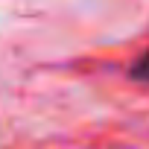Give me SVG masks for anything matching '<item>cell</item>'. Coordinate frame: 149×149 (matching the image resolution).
<instances>
[{
  "mask_svg": "<svg viewBox=\"0 0 149 149\" xmlns=\"http://www.w3.org/2000/svg\"><path fill=\"white\" fill-rule=\"evenodd\" d=\"M129 76L134 79V82H143V85H149V47L140 53V58L129 67Z\"/></svg>",
  "mask_w": 149,
  "mask_h": 149,
  "instance_id": "6da1fadb",
  "label": "cell"
}]
</instances>
